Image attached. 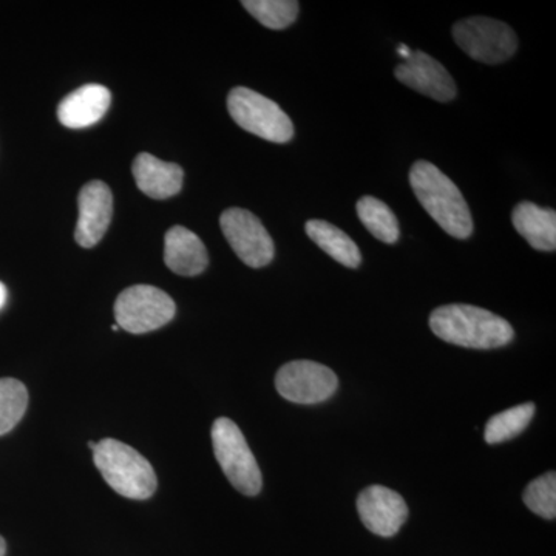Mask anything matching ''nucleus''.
Instances as JSON below:
<instances>
[{"label": "nucleus", "mask_w": 556, "mask_h": 556, "mask_svg": "<svg viewBox=\"0 0 556 556\" xmlns=\"http://www.w3.org/2000/svg\"><path fill=\"white\" fill-rule=\"evenodd\" d=\"M357 215L365 228L387 244H394L401 237V228L394 212L376 197H364L358 200Z\"/></svg>", "instance_id": "obj_18"}, {"label": "nucleus", "mask_w": 556, "mask_h": 556, "mask_svg": "<svg viewBox=\"0 0 556 556\" xmlns=\"http://www.w3.org/2000/svg\"><path fill=\"white\" fill-rule=\"evenodd\" d=\"M232 119L249 134L269 142L285 144L294 137V124L277 102L247 87H236L228 97Z\"/></svg>", "instance_id": "obj_5"}, {"label": "nucleus", "mask_w": 556, "mask_h": 556, "mask_svg": "<svg viewBox=\"0 0 556 556\" xmlns=\"http://www.w3.org/2000/svg\"><path fill=\"white\" fill-rule=\"evenodd\" d=\"M79 218L75 239L79 247L93 248L108 232L113 215V197L102 181H90L80 190Z\"/></svg>", "instance_id": "obj_12"}, {"label": "nucleus", "mask_w": 556, "mask_h": 556, "mask_svg": "<svg viewBox=\"0 0 556 556\" xmlns=\"http://www.w3.org/2000/svg\"><path fill=\"white\" fill-rule=\"evenodd\" d=\"M94 466L118 495L144 501L155 493V470L141 453L116 439H102L93 450Z\"/></svg>", "instance_id": "obj_3"}, {"label": "nucleus", "mask_w": 556, "mask_h": 556, "mask_svg": "<svg viewBox=\"0 0 556 556\" xmlns=\"http://www.w3.org/2000/svg\"><path fill=\"white\" fill-rule=\"evenodd\" d=\"M112 102L108 87L101 84H87L62 100L58 108V118L68 129H86L105 115Z\"/></svg>", "instance_id": "obj_13"}, {"label": "nucleus", "mask_w": 556, "mask_h": 556, "mask_svg": "<svg viewBox=\"0 0 556 556\" xmlns=\"http://www.w3.org/2000/svg\"><path fill=\"white\" fill-rule=\"evenodd\" d=\"M131 172L138 189L153 200H166L178 195L185 179V172L178 164L166 163L150 153H139Z\"/></svg>", "instance_id": "obj_15"}, {"label": "nucleus", "mask_w": 556, "mask_h": 556, "mask_svg": "<svg viewBox=\"0 0 556 556\" xmlns=\"http://www.w3.org/2000/svg\"><path fill=\"white\" fill-rule=\"evenodd\" d=\"M394 75L399 83L431 100L448 102L456 98V84L447 68L424 51H413L407 61L397 65Z\"/></svg>", "instance_id": "obj_11"}, {"label": "nucleus", "mask_w": 556, "mask_h": 556, "mask_svg": "<svg viewBox=\"0 0 556 556\" xmlns=\"http://www.w3.org/2000/svg\"><path fill=\"white\" fill-rule=\"evenodd\" d=\"M164 262L178 276H200L208 265L207 249L195 232L174 226L164 239Z\"/></svg>", "instance_id": "obj_14"}, {"label": "nucleus", "mask_w": 556, "mask_h": 556, "mask_svg": "<svg viewBox=\"0 0 556 556\" xmlns=\"http://www.w3.org/2000/svg\"><path fill=\"white\" fill-rule=\"evenodd\" d=\"M5 302H7V288H5V285H3L2 281H0V309H2L3 306H5Z\"/></svg>", "instance_id": "obj_24"}, {"label": "nucleus", "mask_w": 556, "mask_h": 556, "mask_svg": "<svg viewBox=\"0 0 556 556\" xmlns=\"http://www.w3.org/2000/svg\"><path fill=\"white\" fill-rule=\"evenodd\" d=\"M28 407V391L17 379H0V437L21 422Z\"/></svg>", "instance_id": "obj_21"}, {"label": "nucleus", "mask_w": 556, "mask_h": 556, "mask_svg": "<svg viewBox=\"0 0 556 556\" xmlns=\"http://www.w3.org/2000/svg\"><path fill=\"white\" fill-rule=\"evenodd\" d=\"M535 405L532 402L508 408L506 412L497 413L485 426L486 444H501L517 438L529 427L530 420L535 416Z\"/></svg>", "instance_id": "obj_19"}, {"label": "nucleus", "mask_w": 556, "mask_h": 556, "mask_svg": "<svg viewBox=\"0 0 556 556\" xmlns=\"http://www.w3.org/2000/svg\"><path fill=\"white\" fill-rule=\"evenodd\" d=\"M453 38L471 60L495 65L510 60L518 49L515 31L490 17H468L456 22Z\"/></svg>", "instance_id": "obj_7"}, {"label": "nucleus", "mask_w": 556, "mask_h": 556, "mask_svg": "<svg viewBox=\"0 0 556 556\" xmlns=\"http://www.w3.org/2000/svg\"><path fill=\"white\" fill-rule=\"evenodd\" d=\"M397 53L399 56L402 58V60L407 61L409 56H412L413 51L408 49L405 43H401V46L397 47Z\"/></svg>", "instance_id": "obj_23"}, {"label": "nucleus", "mask_w": 556, "mask_h": 556, "mask_svg": "<svg viewBox=\"0 0 556 556\" xmlns=\"http://www.w3.org/2000/svg\"><path fill=\"white\" fill-rule=\"evenodd\" d=\"M357 511L364 526L376 535H396L408 518L404 497L382 485H371L357 497Z\"/></svg>", "instance_id": "obj_10"}, {"label": "nucleus", "mask_w": 556, "mask_h": 556, "mask_svg": "<svg viewBox=\"0 0 556 556\" xmlns=\"http://www.w3.org/2000/svg\"><path fill=\"white\" fill-rule=\"evenodd\" d=\"M526 506L544 519L556 517V475L548 471L543 477L533 479L525 492Z\"/></svg>", "instance_id": "obj_22"}, {"label": "nucleus", "mask_w": 556, "mask_h": 556, "mask_svg": "<svg viewBox=\"0 0 556 556\" xmlns=\"http://www.w3.org/2000/svg\"><path fill=\"white\" fill-rule=\"evenodd\" d=\"M212 445L230 484L243 495H258L263 485L262 471L239 426L228 417H219L212 426Z\"/></svg>", "instance_id": "obj_4"}, {"label": "nucleus", "mask_w": 556, "mask_h": 556, "mask_svg": "<svg viewBox=\"0 0 556 556\" xmlns=\"http://www.w3.org/2000/svg\"><path fill=\"white\" fill-rule=\"evenodd\" d=\"M116 325L131 334H146L169 324L177 313L169 294L149 285L124 289L115 302Z\"/></svg>", "instance_id": "obj_6"}, {"label": "nucleus", "mask_w": 556, "mask_h": 556, "mask_svg": "<svg viewBox=\"0 0 556 556\" xmlns=\"http://www.w3.org/2000/svg\"><path fill=\"white\" fill-rule=\"evenodd\" d=\"M5 554H7L5 540H3L2 536H0V556H5Z\"/></svg>", "instance_id": "obj_25"}, {"label": "nucleus", "mask_w": 556, "mask_h": 556, "mask_svg": "<svg viewBox=\"0 0 556 556\" xmlns=\"http://www.w3.org/2000/svg\"><path fill=\"white\" fill-rule=\"evenodd\" d=\"M276 387L287 401L313 405L328 401L338 391L339 380L336 372L325 365L295 361L278 369Z\"/></svg>", "instance_id": "obj_9"}, {"label": "nucleus", "mask_w": 556, "mask_h": 556, "mask_svg": "<svg viewBox=\"0 0 556 556\" xmlns=\"http://www.w3.org/2000/svg\"><path fill=\"white\" fill-rule=\"evenodd\" d=\"M223 233L237 257L251 268H265L276 255V247L263 223L247 208L230 207L219 217Z\"/></svg>", "instance_id": "obj_8"}, {"label": "nucleus", "mask_w": 556, "mask_h": 556, "mask_svg": "<svg viewBox=\"0 0 556 556\" xmlns=\"http://www.w3.org/2000/svg\"><path fill=\"white\" fill-rule=\"evenodd\" d=\"M416 199L448 236L467 240L473 233L470 207L455 182L428 161H417L409 170Z\"/></svg>", "instance_id": "obj_1"}, {"label": "nucleus", "mask_w": 556, "mask_h": 556, "mask_svg": "<svg viewBox=\"0 0 556 556\" xmlns=\"http://www.w3.org/2000/svg\"><path fill=\"white\" fill-rule=\"evenodd\" d=\"M306 233L321 251L327 252L329 257L334 258L340 265L346 268L356 269L361 266V249L354 243L348 233L338 226L324 219H309L305 226Z\"/></svg>", "instance_id": "obj_17"}, {"label": "nucleus", "mask_w": 556, "mask_h": 556, "mask_svg": "<svg viewBox=\"0 0 556 556\" xmlns=\"http://www.w3.org/2000/svg\"><path fill=\"white\" fill-rule=\"evenodd\" d=\"M430 328L444 342L473 350H495L515 338L506 318L471 305H445L430 316Z\"/></svg>", "instance_id": "obj_2"}, {"label": "nucleus", "mask_w": 556, "mask_h": 556, "mask_svg": "<svg viewBox=\"0 0 556 556\" xmlns=\"http://www.w3.org/2000/svg\"><path fill=\"white\" fill-rule=\"evenodd\" d=\"M241 5L270 30H285L291 27L300 11L298 0H243Z\"/></svg>", "instance_id": "obj_20"}, {"label": "nucleus", "mask_w": 556, "mask_h": 556, "mask_svg": "<svg viewBox=\"0 0 556 556\" xmlns=\"http://www.w3.org/2000/svg\"><path fill=\"white\" fill-rule=\"evenodd\" d=\"M511 223L519 236L536 251L554 252L556 249V212L522 201L511 212Z\"/></svg>", "instance_id": "obj_16"}]
</instances>
